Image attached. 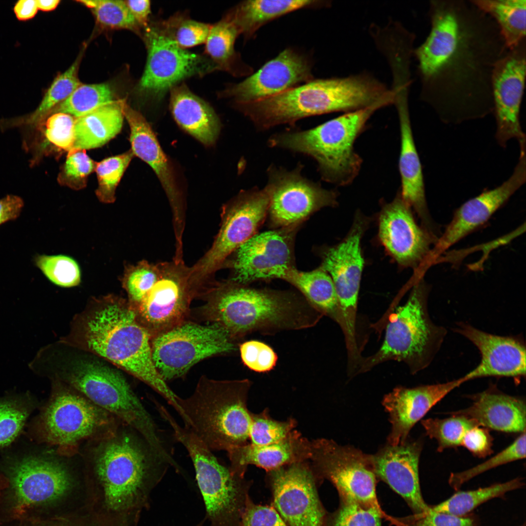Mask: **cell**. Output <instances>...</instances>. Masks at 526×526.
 <instances>
[{
  "mask_svg": "<svg viewBox=\"0 0 526 526\" xmlns=\"http://www.w3.org/2000/svg\"><path fill=\"white\" fill-rule=\"evenodd\" d=\"M405 526H474L472 519L432 510L414 514L405 519Z\"/></svg>",
  "mask_w": 526,
  "mask_h": 526,
  "instance_id": "obj_57",
  "label": "cell"
},
{
  "mask_svg": "<svg viewBox=\"0 0 526 526\" xmlns=\"http://www.w3.org/2000/svg\"><path fill=\"white\" fill-rule=\"evenodd\" d=\"M291 239L281 230L253 236L235 250L232 281L243 284L258 280H284L294 267Z\"/></svg>",
  "mask_w": 526,
  "mask_h": 526,
  "instance_id": "obj_26",
  "label": "cell"
},
{
  "mask_svg": "<svg viewBox=\"0 0 526 526\" xmlns=\"http://www.w3.org/2000/svg\"><path fill=\"white\" fill-rule=\"evenodd\" d=\"M92 355L66 356L59 364L58 378L139 433L160 457H169L162 433L124 376Z\"/></svg>",
  "mask_w": 526,
  "mask_h": 526,
  "instance_id": "obj_8",
  "label": "cell"
},
{
  "mask_svg": "<svg viewBox=\"0 0 526 526\" xmlns=\"http://www.w3.org/2000/svg\"><path fill=\"white\" fill-rule=\"evenodd\" d=\"M0 526H114L92 510L47 519L0 521Z\"/></svg>",
  "mask_w": 526,
  "mask_h": 526,
  "instance_id": "obj_54",
  "label": "cell"
},
{
  "mask_svg": "<svg viewBox=\"0 0 526 526\" xmlns=\"http://www.w3.org/2000/svg\"><path fill=\"white\" fill-rule=\"evenodd\" d=\"M526 39L510 49L497 64L492 76L493 113L495 139L505 148L512 139L526 141L520 122V111L526 79Z\"/></svg>",
  "mask_w": 526,
  "mask_h": 526,
  "instance_id": "obj_21",
  "label": "cell"
},
{
  "mask_svg": "<svg viewBox=\"0 0 526 526\" xmlns=\"http://www.w3.org/2000/svg\"><path fill=\"white\" fill-rule=\"evenodd\" d=\"M79 63V60L77 59L66 71L55 79L39 105L33 113L24 117L1 121V129L4 130L21 126L30 127L47 116L81 84L77 75Z\"/></svg>",
  "mask_w": 526,
  "mask_h": 526,
  "instance_id": "obj_40",
  "label": "cell"
},
{
  "mask_svg": "<svg viewBox=\"0 0 526 526\" xmlns=\"http://www.w3.org/2000/svg\"><path fill=\"white\" fill-rule=\"evenodd\" d=\"M38 8L36 0H20L18 1L14 7L17 18L21 20H28L33 18L37 14Z\"/></svg>",
  "mask_w": 526,
  "mask_h": 526,
  "instance_id": "obj_61",
  "label": "cell"
},
{
  "mask_svg": "<svg viewBox=\"0 0 526 526\" xmlns=\"http://www.w3.org/2000/svg\"><path fill=\"white\" fill-rule=\"evenodd\" d=\"M8 485L7 478L1 472H0V494L3 490L7 488Z\"/></svg>",
  "mask_w": 526,
  "mask_h": 526,
  "instance_id": "obj_63",
  "label": "cell"
},
{
  "mask_svg": "<svg viewBox=\"0 0 526 526\" xmlns=\"http://www.w3.org/2000/svg\"><path fill=\"white\" fill-rule=\"evenodd\" d=\"M240 35L233 23L225 16L211 25L205 42V55L217 70L225 71L235 76H247L253 69L243 62L235 50L234 44Z\"/></svg>",
  "mask_w": 526,
  "mask_h": 526,
  "instance_id": "obj_38",
  "label": "cell"
},
{
  "mask_svg": "<svg viewBox=\"0 0 526 526\" xmlns=\"http://www.w3.org/2000/svg\"><path fill=\"white\" fill-rule=\"evenodd\" d=\"M242 361L248 369L259 373L272 370L278 360L277 354L266 343L256 340L245 341L239 346Z\"/></svg>",
  "mask_w": 526,
  "mask_h": 526,
  "instance_id": "obj_55",
  "label": "cell"
},
{
  "mask_svg": "<svg viewBox=\"0 0 526 526\" xmlns=\"http://www.w3.org/2000/svg\"><path fill=\"white\" fill-rule=\"evenodd\" d=\"M465 382L467 380L463 376L442 383L412 388L397 387L385 395L382 404L392 424L388 444L396 446L404 443L415 423L449 393Z\"/></svg>",
  "mask_w": 526,
  "mask_h": 526,
  "instance_id": "obj_29",
  "label": "cell"
},
{
  "mask_svg": "<svg viewBox=\"0 0 526 526\" xmlns=\"http://www.w3.org/2000/svg\"><path fill=\"white\" fill-rule=\"evenodd\" d=\"M144 40L147 58L138 88L140 93L153 99L160 100L187 78L217 70L206 55L180 47L167 33L162 21L145 28Z\"/></svg>",
  "mask_w": 526,
  "mask_h": 526,
  "instance_id": "obj_15",
  "label": "cell"
},
{
  "mask_svg": "<svg viewBox=\"0 0 526 526\" xmlns=\"http://www.w3.org/2000/svg\"><path fill=\"white\" fill-rule=\"evenodd\" d=\"M169 92L170 110L178 125L204 145L214 144L221 124L212 108L185 83L175 86Z\"/></svg>",
  "mask_w": 526,
  "mask_h": 526,
  "instance_id": "obj_33",
  "label": "cell"
},
{
  "mask_svg": "<svg viewBox=\"0 0 526 526\" xmlns=\"http://www.w3.org/2000/svg\"><path fill=\"white\" fill-rule=\"evenodd\" d=\"M124 117L123 103L113 101L75 118L73 149L86 150L104 145L119 133Z\"/></svg>",
  "mask_w": 526,
  "mask_h": 526,
  "instance_id": "obj_35",
  "label": "cell"
},
{
  "mask_svg": "<svg viewBox=\"0 0 526 526\" xmlns=\"http://www.w3.org/2000/svg\"><path fill=\"white\" fill-rule=\"evenodd\" d=\"M196 309L203 321L223 328L235 341L254 332L297 330L312 326L321 313L283 293L246 287L232 280L217 282Z\"/></svg>",
  "mask_w": 526,
  "mask_h": 526,
  "instance_id": "obj_5",
  "label": "cell"
},
{
  "mask_svg": "<svg viewBox=\"0 0 526 526\" xmlns=\"http://www.w3.org/2000/svg\"><path fill=\"white\" fill-rule=\"evenodd\" d=\"M347 237L329 248L323 258L322 269L331 277L342 315V328L347 349H357L356 321L360 282L364 260L360 248L363 231L362 222H357Z\"/></svg>",
  "mask_w": 526,
  "mask_h": 526,
  "instance_id": "obj_20",
  "label": "cell"
},
{
  "mask_svg": "<svg viewBox=\"0 0 526 526\" xmlns=\"http://www.w3.org/2000/svg\"><path fill=\"white\" fill-rule=\"evenodd\" d=\"M428 16L429 35L413 51L420 99L446 123L493 113V72L509 50L496 24L471 0H431Z\"/></svg>",
  "mask_w": 526,
  "mask_h": 526,
  "instance_id": "obj_1",
  "label": "cell"
},
{
  "mask_svg": "<svg viewBox=\"0 0 526 526\" xmlns=\"http://www.w3.org/2000/svg\"><path fill=\"white\" fill-rule=\"evenodd\" d=\"M467 408L451 413L475 421L480 426L508 433L526 432V403L501 392L494 385L472 396Z\"/></svg>",
  "mask_w": 526,
  "mask_h": 526,
  "instance_id": "obj_32",
  "label": "cell"
},
{
  "mask_svg": "<svg viewBox=\"0 0 526 526\" xmlns=\"http://www.w3.org/2000/svg\"><path fill=\"white\" fill-rule=\"evenodd\" d=\"M66 386L57 385L34 427L37 439L56 447L57 454L63 456L75 454L83 442L117 428L114 416Z\"/></svg>",
  "mask_w": 526,
  "mask_h": 526,
  "instance_id": "obj_11",
  "label": "cell"
},
{
  "mask_svg": "<svg viewBox=\"0 0 526 526\" xmlns=\"http://www.w3.org/2000/svg\"><path fill=\"white\" fill-rule=\"evenodd\" d=\"M1 472L9 485L0 494V521L64 517L91 510L83 469L58 457L29 456Z\"/></svg>",
  "mask_w": 526,
  "mask_h": 526,
  "instance_id": "obj_4",
  "label": "cell"
},
{
  "mask_svg": "<svg viewBox=\"0 0 526 526\" xmlns=\"http://www.w3.org/2000/svg\"><path fill=\"white\" fill-rule=\"evenodd\" d=\"M151 337L133 307L109 295L91 300L75 319L64 342L102 358L150 387L176 411L178 396L158 372L153 361Z\"/></svg>",
  "mask_w": 526,
  "mask_h": 526,
  "instance_id": "obj_3",
  "label": "cell"
},
{
  "mask_svg": "<svg viewBox=\"0 0 526 526\" xmlns=\"http://www.w3.org/2000/svg\"><path fill=\"white\" fill-rule=\"evenodd\" d=\"M453 330L470 340L481 354L479 364L464 376L467 381L488 376L525 377L526 350L522 338L493 335L465 322Z\"/></svg>",
  "mask_w": 526,
  "mask_h": 526,
  "instance_id": "obj_28",
  "label": "cell"
},
{
  "mask_svg": "<svg viewBox=\"0 0 526 526\" xmlns=\"http://www.w3.org/2000/svg\"><path fill=\"white\" fill-rule=\"evenodd\" d=\"M125 1L138 24L145 28L147 27L149 25V19L151 12L150 1L131 0Z\"/></svg>",
  "mask_w": 526,
  "mask_h": 526,
  "instance_id": "obj_60",
  "label": "cell"
},
{
  "mask_svg": "<svg viewBox=\"0 0 526 526\" xmlns=\"http://www.w3.org/2000/svg\"><path fill=\"white\" fill-rule=\"evenodd\" d=\"M429 289L422 282L414 285L406 302L390 317L381 347L361 361L358 373L391 360L404 362L413 374L429 366L447 332L444 327L433 323L429 316Z\"/></svg>",
  "mask_w": 526,
  "mask_h": 526,
  "instance_id": "obj_10",
  "label": "cell"
},
{
  "mask_svg": "<svg viewBox=\"0 0 526 526\" xmlns=\"http://www.w3.org/2000/svg\"><path fill=\"white\" fill-rule=\"evenodd\" d=\"M239 526H287L271 505L255 503L250 496L246 499Z\"/></svg>",
  "mask_w": 526,
  "mask_h": 526,
  "instance_id": "obj_56",
  "label": "cell"
},
{
  "mask_svg": "<svg viewBox=\"0 0 526 526\" xmlns=\"http://www.w3.org/2000/svg\"><path fill=\"white\" fill-rule=\"evenodd\" d=\"M394 104L397 111L400 131L398 164L401 181L400 195L404 201L418 213L423 221L424 226L433 231L437 226L432 221L427 208L422 166L412 130L408 96L395 97Z\"/></svg>",
  "mask_w": 526,
  "mask_h": 526,
  "instance_id": "obj_30",
  "label": "cell"
},
{
  "mask_svg": "<svg viewBox=\"0 0 526 526\" xmlns=\"http://www.w3.org/2000/svg\"><path fill=\"white\" fill-rule=\"evenodd\" d=\"M311 466L319 480H329L340 499L376 504V479L369 454L332 440L311 441Z\"/></svg>",
  "mask_w": 526,
  "mask_h": 526,
  "instance_id": "obj_16",
  "label": "cell"
},
{
  "mask_svg": "<svg viewBox=\"0 0 526 526\" xmlns=\"http://www.w3.org/2000/svg\"><path fill=\"white\" fill-rule=\"evenodd\" d=\"M133 156L130 150L96 163L94 171L98 187L95 194L100 202L107 204L114 202L116 187Z\"/></svg>",
  "mask_w": 526,
  "mask_h": 526,
  "instance_id": "obj_44",
  "label": "cell"
},
{
  "mask_svg": "<svg viewBox=\"0 0 526 526\" xmlns=\"http://www.w3.org/2000/svg\"><path fill=\"white\" fill-rule=\"evenodd\" d=\"M23 206V200L18 196L8 195L0 199V225L17 219Z\"/></svg>",
  "mask_w": 526,
  "mask_h": 526,
  "instance_id": "obj_59",
  "label": "cell"
},
{
  "mask_svg": "<svg viewBox=\"0 0 526 526\" xmlns=\"http://www.w3.org/2000/svg\"><path fill=\"white\" fill-rule=\"evenodd\" d=\"M284 280L298 288L322 314L335 320L342 328L343 319L333 282L323 269L303 272L293 267Z\"/></svg>",
  "mask_w": 526,
  "mask_h": 526,
  "instance_id": "obj_36",
  "label": "cell"
},
{
  "mask_svg": "<svg viewBox=\"0 0 526 526\" xmlns=\"http://www.w3.org/2000/svg\"><path fill=\"white\" fill-rule=\"evenodd\" d=\"M393 104L383 101L360 110L345 113L315 128L273 134L269 146L301 153L317 162L322 179L337 186L351 184L358 175L362 159L355 151L357 137L378 109Z\"/></svg>",
  "mask_w": 526,
  "mask_h": 526,
  "instance_id": "obj_9",
  "label": "cell"
},
{
  "mask_svg": "<svg viewBox=\"0 0 526 526\" xmlns=\"http://www.w3.org/2000/svg\"><path fill=\"white\" fill-rule=\"evenodd\" d=\"M36 265L53 283L64 287L77 285L81 281L80 268L73 258L63 255H39Z\"/></svg>",
  "mask_w": 526,
  "mask_h": 526,
  "instance_id": "obj_48",
  "label": "cell"
},
{
  "mask_svg": "<svg viewBox=\"0 0 526 526\" xmlns=\"http://www.w3.org/2000/svg\"><path fill=\"white\" fill-rule=\"evenodd\" d=\"M421 424L426 434L436 440L439 452L461 446L467 432L479 426L475 421L457 414L444 419L428 418L422 420Z\"/></svg>",
  "mask_w": 526,
  "mask_h": 526,
  "instance_id": "obj_43",
  "label": "cell"
},
{
  "mask_svg": "<svg viewBox=\"0 0 526 526\" xmlns=\"http://www.w3.org/2000/svg\"><path fill=\"white\" fill-rule=\"evenodd\" d=\"M29 413L28 407L22 401L0 400V448L9 445L19 434Z\"/></svg>",
  "mask_w": 526,
  "mask_h": 526,
  "instance_id": "obj_53",
  "label": "cell"
},
{
  "mask_svg": "<svg viewBox=\"0 0 526 526\" xmlns=\"http://www.w3.org/2000/svg\"><path fill=\"white\" fill-rule=\"evenodd\" d=\"M113 100V94L106 83L80 85L64 101L49 113H62L78 118Z\"/></svg>",
  "mask_w": 526,
  "mask_h": 526,
  "instance_id": "obj_42",
  "label": "cell"
},
{
  "mask_svg": "<svg viewBox=\"0 0 526 526\" xmlns=\"http://www.w3.org/2000/svg\"><path fill=\"white\" fill-rule=\"evenodd\" d=\"M328 1L256 0L241 1L225 16L245 39L252 37L266 23L289 13L305 8L328 7Z\"/></svg>",
  "mask_w": 526,
  "mask_h": 526,
  "instance_id": "obj_34",
  "label": "cell"
},
{
  "mask_svg": "<svg viewBox=\"0 0 526 526\" xmlns=\"http://www.w3.org/2000/svg\"><path fill=\"white\" fill-rule=\"evenodd\" d=\"M90 8L101 25L111 28L137 30L140 26L124 0H80Z\"/></svg>",
  "mask_w": 526,
  "mask_h": 526,
  "instance_id": "obj_50",
  "label": "cell"
},
{
  "mask_svg": "<svg viewBox=\"0 0 526 526\" xmlns=\"http://www.w3.org/2000/svg\"><path fill=\"white\" fill-rule=\"evenodd\" d=\"M293 418L278 421L271 417L267 409L259 413H253L249 443L264 445L277 442L286 437L296 427Z\"/></svg>",
  "mask_w": 526,
  "mask_h": 526,
  "instance_id": "obj_51",
  "label": "cell"
},
{
  "mask_svg": "<svg viewBox=\"0 0 526 526\" xmlns=\"http://www.w3.org/2000/svg\"><path fill=\"white\" fill-rule=\"evenodd\" d=\"M166 422L191 459L209 526H239L252 482L220 463L211 451L172 416H168Z\"/></svg>",
  "mask_w": 526,
  "mask_h": 526,
  "instance_id": "obj_12",
  "label": "cell"
},
{
  "mask_svg": "<svg viewBox=\"0 0 526 526\" xmlns=\"http://www.w3.org/2000/svg\"><path fill=\"white\" fill-rule=\"evenodd\" d=\"M492 438L487 428L475 426L467 432L462 440L463 446L473 455L485 457L492 452Z\"/></svg>",
  "mask_w": 526,
  "mask_h": 526,
  "instance_id": "obj_58",
  "label": "cell"
},
{
  "mask_svg": "<svg viewBox=\"0 0 526 526\" xmlns=\"http://www.w3.org/2000/svg\"><path fill=\"white\" fill-rule=\"evenodd\" d=\"M123 113L130 128L131 150L134 155L152 168L158 178L171 208L175 237L181 238L185 225L186 206L184 191L176 169L144 117L126 104L123 105Z\"/></svg>",
  "mask_w": 526,
  "mask_h": 526,
  "instance_id": "obj_25",
  "label": "cell"
},
{
  "mask_svg": "<svg viewBox=\"0 0 526 526\" xmlns=\"http://www.w3.org/2000/svg\"><path fill=\"white\" fill-rule=\"evenodd\" d=\"M152 359L165 381L184 377L205 358L236 350V341L220 325L187 319L152 337Z\"/></svg>",
  "mask_w": 526,
  "mask_h": 526,
  "instance_id": "obj_14",
  "label": "cell"
},
{
  "mask_svg": "<svg viewBox=\"0 0 526 526\" xmlns=\"http://www.w3.org/2000/svg\"><path fill=\"white\" fill-rule=\"evenodd\" d=\"M96 162L86 150L72 149L58 173L59 184L73 189L79 190L86 186L88 176L95 169Z\"/></svg>",
  "mask_w": 526,
  "mask_h": 526,
  "instance_id": "obj_52",
  "label": "cell"
},
{
  "mask_svg": "<svg viewBox=\"0 0 526 526\" xmlns=\"http://www.w3.org/2000/svg\"><path fill=\"white\" fill-rule=\"evenodd\" d=\"M270 194L265 186L242 191L223 207L219 230L210 248L190 267L189 282L198 292L216 282L214 274L227 258L255 233L268 211Z\"/></svg>",
  "mask_w": 526,
  "mask_h": 526,
  "instance_id": "obj_13",
  "label": "cell"
},
{
  "mask_svg": "<svg viewBox=\"0 0 526 526\" xmlns=\"http://www.w3.org/2000/svg\"><path fill=\"white\" fill-rule=\"evenodd\" d=\"M312 68L307 56L287 48L256 73L228 86L221 94L230 98L233 104L265 99L313 80Z\"/></svg>",
  "mask_w": 526,
  "mask_h": 526,
  "instance_id": "obj_22",
  "label": "cell"
},
{
  "mask_svg": "<svg viewBox=\"0 0 526 526\" xmlns=\"http://www.w3.org/2000/svg\"><path fill=\"white\" fill-rule=\"evenodd\" d=\"M383 93L382 83L363 72L313 79L273 96L233 105L256 129L264 131L311 116L364 109L379 101Z\"/></svg>",
  "mask_w": 526,
  "mask_h": 526,
  "instance_id": "obj_6",
  "label": "cell"
},
{
  "mask_svg": "<svg viewBox=\"0 0 526 526\" xmlns=\"http://www.w3.org/2000/svg\"><path fill=\"white\" fill-rule=\"evenodd\" d=\"M520 156L511 176L500 186L484 191L455 211L452 218L434 246L433 257L440 255L487 222L525 184L526 147H520Z\"/></svg>",
  "mask_w": 526,
  "mask_h": 526,
  "instance_id": "obj_24",
  "label": "cell"
},
{
  "mask_svg": "<svg viewBox=\"0 0 526 526\" xmlns=\"http://www.w3.org/2000/svg\"><path fill=\"white\" fill-rule=\"evenodd\" d=\"M162 23L169 36L184 49L205 43L211 27L179 14L162 21Z\"/></svg>",
  "mask_w": 526,
  "mask_h": 526,
  "instance_id": "obj_49",
  "label": "cell"
},
{
  "mask_svg": "<svg viewBox=\"0 0 526 526\" xmlns=\"http://www.w3.org/2000/svg\"><path fill=\"white\" fill-rule=\"evenodd\" d=\"M157 282L133 307L138 320L151 338L188 319L196 295L190 285V267L184 261L159 263Z\"/></svg>",
  "mask_w": 526,
  "mask_h": 526,
  "instance_id": "obj_18",
  "label": "cell"
},
{
  "mask_svg": "<svg viewBox=\"0 0 526 526\" xmlns=\"http://www.w3.org/2000/svg\"><path fill=\"white\" fill-rule=\"evenodd\" d=\"M422 448L420 440L407 441L403 444H387L378 452L369 455L376 478L386 483L401 496L414 514L429 508L422 497L419 477V461Z\"/></svg>",
  "mask_w": 526,
  "mask_h": 526,
  "instance_id": "obj_27",
  "label": "cell"
},
{
  "mask_svg": "<svg viewBox=\"0 0 526 526\" xmlns=\"http://www.w3.org/2000/svg\"><path fill=\"white\" fill-rule=\"evenodd\" d=\"M92 442L84 468L91 510L114 526H137L170 466L132 428Z\"/></svg>",
  "mask_w": 526,
  "mask_h": 526,
  "instance_id": "obj_2",
  "label": "cell"
},
{
  "mask_svg": "<svg viewBox=\"0 0 526 526\" xmlns=\"http://www.w3.org/2000/svg\"><path fill=\"white\" fill-rule=\"evenodd\" d=\"M160 275L159 263L153 264L146 260L137 264L125 266L121 278L122 285L132 305L139 303L158 280Z\"/></svg>",
  "mask_w": 526,
  "mask_h": 526,
  "instance_id": "obj_46",
  "label": "cell"
},
{
  "mask_svg": "<svg viewBox=\"0 0 526 526\" xmlns=\"http://www.w3.org/2000/svg\"><path fill=\"white\" fill-rule=\"evenodd\" d=\"M248 379L216 380L202 376L193 393L177 402L188 428L210 451L249 443L253 413L247 407Z\"/></svg>",
  "mask_w": 526,
  "mask_h": 526,
  "instance_id": "obj_7",
  "label": "cell"
},
{
  "mask_svg": "<svg viewBox=\"0 0 526 526\" xmlns=\"http://www.w3.org/2000/svg\"><path fill=\"white\" fill-rule=\"evenodd\" d=\"M526 432H523L510 445L487 461L466 470L452 473L449 479L450 486L455 489L473 478L497 467L526 457Z\"/></svg>",
  "mask_w": 526,
  "mask_h": 526,
  "instance_id": "obj_47",
  "label": "cell"
},
{
  "mask_svg": "<svg viewBox=\"0 0 526 526\" xmlns=\"http://www.w3.org/2000/svg\"><path fill=\"white\" fill-rule=\"evenodd\" d=\"M471 1L493 20L508 49L526 39V0Z\"/></svg>",
  "mask_w": 526,
  "mask_h": 526,
  "instance_id": "obj_39",
  "label": "cell"
},
{
  "mask_svg": "<svg viewBox=\"0 0 526 526\" xmlns=\"http://www.w3.org/2000/svg\"><path fill=\"white\" fill-rule=\"evenodd\" d=\"M38 9L43 11H50L55 9L58 5L59 0H36Z\"/></svg>",
  "mask_w": 526,
  "mask_h": 526,
  "instance_id": "obj_62",
  "label": "cell"
},
{
  "mask_svg": "<svg viewBox=\"0 0 526 526\" xmlns=\"http://www.w3.org/2000/svg\"><path fill=\"white\" fill-rule=\"evenodd\" d=\"M381 516L378 504L340 499L338 508L327 514L324 526H381Z\"/></svg>",
  "mask_w": 526,
  "mask_h": 526,
  "instance_id": "obj_45",
  "label": "cell"
},
{
  "mask_svg": "<svg viewBox=\"0 0 526 526\" xmlns=\"http://www.w3.org/2000/svg\"><path fill=\"white\" fill-rule=\"evenodd\" d=\"M271 505L287 526H324L327 516L318 493L319 479L308 461L266 471Z\"/></svg>",
  "mask_w": 526,
  "mask_h": 526,
  "instance_id": "obj_17",
  "label": "cell"
},
{
  "mask_svg": "<svg viewBox=\"0 0 526 526\" xmlns=\"http://www.w3.org/2000/svg\"><path fill=\"white\" fill-rule=\"evenodd\" d=\"M379 239L399 264L416 268L432 258L438 238L415 222L400 193L383 207L379 219Z\"/></svg>",
  "mask_w": 526,
  "mask_h": 526,
  "instance_id": "obj_23",
  "label": "cell"
},
{
  "mask_svg": "<svg viewBox=\"0 0 526 526\" xmlns=\"http://www.w3.org/2000/svg\"><path fill=\"white\" fill-rule=\"evenodd\" d=\"M75 118L65 113H50L40 121L30 127L32 140L28 149L33 154L30 164H37L52 148L69 151L75 143Z\"/></svg>",
  "mask_w": 526,
  "mask_h": 526,
  "instance_id": "obj_37",
  "label": "cell"
},
{
  "mask_svg": "<svg viewBox=\"0 0 526 526\" xmlns=\"http://www.w3.org/2000/svg\"><path fill=\"white\" fill-rule=\"evenodd\" d=\"M521 478H517L505 483L493 484L477 489L457 492L445 501L430 506L434 511L457 516H465L481 504L523 486Z\"/></svg>",
  "mask_w": 526,
  "mask_h": 526,
  "instance_id": "obj_41",
  "label": "cell"
},
{
  "mask_svg": "<svg viewBox=\"0 0 526 526\" xmlns=\"http://www.w3.org/2000/svg\"><path fill=\"white\" fill-rule=\"evenodd\" d=\"M302 168L299 164L291 170L274 165L267 169L268 211L278 226H292L320 208L337 204V191L323 188L305 178Z\"/></svg>",
  "mask_w": 526,
  "mask_h": 526,
  "instance_id": "obj_19",
  "label": "cell"
},
{
  "mask_svg": "<svg viewBox=\"0 0 526 526\" xmlns=\"http://www.w3.org/2000/svg\"><path fill=\"white\" fill-rule=\"evenodd\" d=\"M227 452L232 471L244 476L249 465L268 471L293 463L309 460L311 441L293 430L277 442L264 445L248 443L231 448Z\"/></svg>",
  "mask_w": 526,
  "mask_h": 526,
  "instance_id": "obj_31",
  "label": "cell"
}]
</instances>
